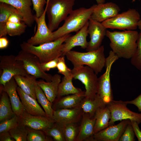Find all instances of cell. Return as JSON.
<instances>
[{
  "mask_svg": "<svg viewBox=\"0 0 141 141\" xmlns=\"http://www.w3.org/2000/svg\"><path fill=\"white\" fill-rule=\"evenodd\" d=\"M139 34L134 30L113 32L107 30L106 36L110 40L111 50L119 58L129 59L136 49Z\"/></svg>",
  "mask_w": 141,
  "mask_h": 141,
  "instance_id": "cell-1",
  "label": "cell"
},
{
  "mask_svg": "<svg viewBox=\"0 0 141 141\" xmlns=\"http://www.w3.org/2000/svg\"><path fill=\"white\" fill-rule=\"evenodd\" d=\"M103 46L101 45L97 50L86 52L71 50L67 52L65 56L73 67L86 65L97 74L105 66L106 58Z\"/></svg>",
  "mask_w": 141,
  "mask_h": 141,
  "instance_id": "cell-2",
  "label": "cell"
},
{
  "mask_svg": "<svg viewBox=\"0 0 141 141\" xmlns=\"http://www.w3.org/2000/svg\"><path fill=\"white\" fill-rule=\"evenodd\" d=\"M71 35L68 34L52 42L37 46L24 42L20 46L22 50L37 56L40 63H45L62 56L63 44Z\"/></svg>",
  "mask_w": 141,
  "mask_h": 141,
  "instance_id": "cell-3",
  "label": "cell"
},
{
  "mask_svg": "<svg viewBox=\"0 0 141 141\" xmlns=\"http://www.w3.org/2000/svg\"><path fill=\"white\" fill-rule=\"evenodd\" d=\"M96 5L94 4L88 8L80 7L73 10L64 20L63 25L53 32L54 40L80 30L89 21Z\"/></svg>",
  "mask_w": 141,
  "mask_h": 141,
  "instance_id": "cell-4",
  "label": "cell"
},
{
  "mask_svg": "<svg viewBox=\"0 0 141 141\" xmlns=\"http://www.w3.org/2000/svg\"><path fill=\"white\" fill-rule=\"evenodd\" d=\"M75 0H47L48 26L53 32L73 10Z\"/></svg>",
  "mask_w": 141,
  "mask_h": 141,
  "instance_id": "cell-5",
  "label": "cell"
},
{
  "mask_svg": "<svg viewBox=\"0 0 141 141\" xmlns=\"http://www.w3.org/2000/svg\"><path fill=\"white\" fill-rule=\"evenodd\" d=\"M140 19V14L136 10L129 9L101 23L107 28L134 30Z\"/></svg>",
  "mask_w": 141,
  "mask_h": 141,
  "instance_id": "cell-6",
  "label": "cell"
},
{
  "mask_svg": "<svg viewBox=\"0 0 141 141\" xmlns=\"http://www.w3.org/2000/svg\"><path fill=\"white\" fill-rule=\"evenodd\" d=\"M119 58L112 50L110 51L106 58L105 71L98 78L97 94L105 105H107L113 100L110 82V72L113 64Z\"/></svg>",
  "mask_w": 141,
  "mask_h": 141,
  "instance_id": "cell-7",
  "label": "cell"
},
{
  "mask_svg": "<svg viewBox=\"0 0 141 141\" xmlns=\"http://www.w3.org/2000/svg\"><path fill=\"white\" fill-rule=\"evenodd\" d=\"M72 72L73 78L80 80L84 85L85 97L94 99L97 93L98 78L97 74L87 66L73 67Z\"/></svg>",
  "mask_w": 141,
  "mask_h": 141,
  "instance_id": "cell-8",
  "label": "cell"
},
{
  "mask_svg": "<svg viewBox=\"0 0 141 141\" xmlns=\"http://www.w3.org/2000/svg\"><path fill=\"white\" fill-rule=\"evenodd\" d=\"M0 84L3 86L15 75H30L26 71L22 62L13 55L0 56Z\"/></svg>",
  "mask_w": 141,
  "mask_h": 141,
  "instance_id": "cell-9",
  "label": "cell"
},
{
  "mask_svg": "<svg viewBox=\"0 0 141 141\" xmlns=\"http://www.w3.org/2000/svg\"><path fill=\"white\" fill-rule=\"evenodd\" d=\"M16 57L17 60L22 62L25 69L29 74L47 82L52 80V76L42 70L39 60L35 55L22 50Z\"/></svg>",
  "mask_w": 141,
  "mask_h": 141,
  "instance_id": "cell-10",
  "label": "cell"
},
{
  "mask_svg": "<svg viewBox=\"0 0 141 141\" xmlns=\"http://www.w3.org/2000/svg\"><path fill=\"white\" fill-rule=\"evenodd\" d=\"M127 104L121 100H113L107 105L111 114L109 126L114 125L116 121L125 120L135 121L139 124L141 123V113L131 110L127 107Z\"/></svg>",
  "mask_w": 141,
  "mask_h": 141,
  "instance_id": "cell-11",
  "label": "cell"
},
{
  "mask_svg": "<svg viewBox=\"0 0 141 141\" xmlns=\"http://www.w3.org/2000/svg\"><path fill=\"white\" fill-rule=\"evenodd\" d=\"M46 13L45 8V11L41 16L37 17L35 16L37 29L34 36L27 40L26 42L28 44L37 46L54 40L53 32L50 30L46 23Z\"/></svg>",
  "mask_w": 141,
  "mask_h": 141,
  "instance_id": "cell-12",
  "label": "cell"
},
{
  "mask_svg": "<svg viewBox=\"0 0 141 141\" xmlns=\"http://www.w3.org/2000/svg\"><path fill=\"white\" fill-rule=\"evenodd\" d=\"M107 29L101 23L90 18L88 30L90 40L86 49L87 51L97 50L101 46L103 40L106 36Z\"/></svg>",
  "mask_w": 141,
  "mask_h": 141,
  "instance_id": "cell-13",
  "label": "cell"
},
{
  "mask_svg": "<svg viewBox=\"0 0 141 141\" xmlns=\"http://www.w3.org/2000/svg\"><path fill=\"white\" fill-rule=\"evenodd\" d=\"M129 120H125L116 125H112L94 134L93 141H119Z\"/></svg>",
  "mask_w": 141,
  "mask_h": 141,
  "instance_id": "cell-14",
  "label": "cell"
},
{
  "mask_svg": "<svg viewBox=\"0 0 141 141\" xmlns=\"http://www.w3.org/2000/svg\"><path fill=\"white\" fill-rule=\"evenodd\" d=\"M19 117V123L26 127L44 131L52 127L55 122L44 116L31 115L25 110Z\"/></svg>",
  "mask_w": 141,
  "mask_h": 141,
  "instance_id": "cell-15",
  "label": "cell"
},
{
  "mask_svg": "<svg viewBox=\"0 0 141 141\" xmlns=\"http://www.w3.org/2000/svg\"><path fill=\"white\" fill-rule=\"evenodd\" d=\"M83 113L80 105L71 109H59L54 110L53 119L62 125L77 123L82 117Z\"/></svg>",
  "mask_w": 141,
  "mask_h": 141,
  "instance_id": "cell-16",
  "label": "cell"
},
{
  "mask_svg": "<svg viewBox=\"0 0 141 141\" xmlns=\"http://www.w3.org/2000/svg\"><path fill=\"white\" fill-rule=\"evenodd\" d=\"M88 25L89 21L75 34L67 38L63 44L61 56H64L76 46H80L83 49L86 48L88 43L87 40Z\"/></svg>",
  "mask_w": 141,
  "mask_h": 141,
  "instance_id": "cell-17",
  "label": "cell"
},
{
  "mask_svg": "<svg viewBox=\"0 0 141 141\" xmlns=\"http://www.w3.org/2000/svg\"><path fill=\"white\" fill-rule=\"evenodd\" d=\"M0 2L10 4L14 7L22 18L27 26L31 27L35 21V15L32 12V0H0Z\"/></svg>",
  "mask_w": 141,
  "mask_h": 141,
  "instance_id": "cell-18",
  "label": "cell"
},
{
  "mask_svg": "<svg viewBox=\"0 0 141 141\" xmlns=\"http://www.w3.org/2000/svg\"><path fill=\"white\" fill-rule=\"evenodd\" d=\"M120 10L119 6L112 2L103 3L96 5L91 18L102 23L115 16Z\"/></svg>",
  "mask_w": 141,
  "mask_h": 141,
  "instance_id": "cell-19",
  "label": "cell"
},
{
  "mask_svg": "<svg viewBox=\"0 0 141 141\" xmlns=\"http://www.w3.org/2000/svg\"><path fill=\"white\" fill-rule=\"evenodd\" d=\"M17 86L13 77L3 86V89L8 96L13 112L15 115L19 116L25 109L17 93L16 90Z\"/></svg>",
  "mask_w": 141,
  "mask_h": 141,
  "instance_id": "cell-20",
  "label": "cell"
},
{
  "mask_svg": "<svg viewBox=\"0 0 141 141\" xmlns=\"http://www.w3.org/2000/svg\"><path fill=\"white\" fill-rule=\"evenodd\" d=\"M81 122L79 127L78 133L75 141H93L94 128L95 122V116L83 113Z\"/></svg>",
  "mask_w": 141,
  "mask_h": 141,
  "instance_id": "cell-21",
  "label": "cell"
},
{
  "mask_svg": "<svg viewBox=\"0 0 141 141\" xmlns=\"http://www.w3.org/2000/svg\"><path fill=\"white\" fill-rule=\"evenodd\" d=\"M17 93L25 110L34 115L47 117L45 112L38 103L36 99L24 92L19 87L16 88Z\"/></svg>",
  "mask_w": 141,
  "mask_h": 141,
  "instance_id": "cell-22",
  "label": "cell"
},
{
  "mask_svg": "<svg viewBox=\"0 0 141 141\" xmlns=\"http://www.w3.org/2000/svg\"><path fill=\"white\" fill-rule=\"evenodd\" d=\"M61 81V77L57 74L52 76V80L50 82H47L43 79L37 81L38 85L52 104L57 97L58 86Z\"/></svg>",
  "mask_w": 141,
  "mask_h": 141,
  "instance_id": "cell-23",
  "label": "cell"
},
{
  "mask_svg": "<svg viewBox=\"0 0 141 141\" xmlns=\"http://www.w3.org/2000/svg\"><path fill=\"white\" fill-rule=\"evenodd\" d=\"M85 97V91L64 96L58 98L54 105V110L72 108L79 106Z\"/></svg>",
  "mask_w": 141,
  "mask_h": 141,
  "instance_id": "cell-24",
  "label": "cell"
},
{
  "mask_svg": "<svg viewBox=\"0 0 141 141\" xmlns=\"http://www.w3.org/2000/svg\"><path fill=\"white\" fill-rule=\"evenodd\" d=\"M14 77L18 86L24 92L37 99L35 85L37 81L35 77L31 75L26 76L16 75Z\"/></svg>",
  "mask_w": 141,
  "mask_h": 141,
  "instance_id": "cell-25",
  "label": "cell"
},
{
  "mask_svg": "<svg viewBox=\"0 0 141 141\" xmlns=\"http://www.w3.org/2000/svg\"><path fill=\"white\" fill-rule=\"evenodd\" d=\"M95 122L94 128V134L109 126L111 114L107 105L99 108L95 113Z\"/></svg>",
  "mask_w": 141,
  "mask_h": 141,
  "instance_id": "cell-26",
  "label": "cell"
},
{
  "mask_svg": "<svg viewBox=\"0 0 141 141\" xmlns=\"http://www.w3.org/2000/svg\"><path fill=\"white\" fill-rule=\"evenodd\" d=\"M17 11L11 5L7 3H0V38L7 34L6 25L9 17L13 13Z\"/></svg>",
  "mask_w": 141,
  "mask_h": 141,
  "instance_id": "cell-27",
  "label": "cell"
},
{
  "mask_svg": "<svg viewBox=\"0 0 141 141\" xmlns=\"http://www.w3.org/2000/svg\"><path fill=\"white\" fill-rule=\"evenodd\" d=\"M105 105L99 97L96 94L95 98L93 99L86 97L84 98L80 105L83 113L94 116L98 109Z\"/></svg>",
  "mask_w": 141,
  "mask_h": 141,
  "instance_id": "cell-28",
  "label": "cell"
},
{
  "mask_svg": "<svg viewBox=\"0 0 141 141\" xmlns=\"http://www.w3.org/2000/svg\"><path fill=\"white\" fill-rule=\"evenodd\" d=\"M15 114L13 112L8 96L3 89L0 100V122L13 117Z\"/></svg>",
  "mask_w": 141,
  "mask_h": 141,
  "instance_id": "cell-29",
  "label": "cell"
},
{
  "mask_svg": "<svg viewBox=\"0 0 141 141\" xmlns=\"http://www.w3.org/2000/svg\"><path fill=\"white\" fill-rule=\"evenodd\" d=\"M35 90L37 99L43 108L47 117L50 120L54 121L53 116L54 110L52 108V104L47 98L37 83L35 84Z\"/></svg>",
  "mask_w": 141,
  "mask_h": 141,
  "instance_id": "cell-30",
  "label": "cell"
},
{
  "mask_svg": "<svg viewBox=\"0 0 141 141\" xmlns=\"http://www.w3.org/2000/svg\"><path fill=\"white\" fill-rule=\"evenodd\" d=\"M73 78V77L67 78L63 77L58 86L57 98L83 91L81 89L74 86L72 82Z\"/></svg>",
  "mask_w": 141,
  "mask_h": 141,
  "instance_id": "cell-31",
  "label": "cell"
},
{
  "mask_svg": "<svg viewBox=\"0 0 141 141\" xmlns=\"http://www.w3.org/2000/svg\"><path fill=\"white\" fill-rule=\"evenodd\" d=\"M43 131L47 136L51 137L56 141H65L64 134L63 126L55 122L51 128Z\"/></svg>",
  "mask_w": 141,
  "mask_h": 141,
  "instance_id": "cell-32",
  "label": "cell"
},
{
  "mask_svg": "<svg viewBox=\"0 0 141 141\" xmlns=\"http://www.w3.org/2000/svg\"><path fill=\"white\" fill-rule=\"evenodd\" d=\"M27 26L23 21L17 23L8 21L6 25L7 34L11 36H20L25 32Z\"/></svg>",
  "mask_w": 141,
  "mask_h": 141,
  "instance_id": "cell-33",
  "label": "cell"
},
{
  "mask_svg": "<svg viewBox=\"0 0 141 141\" xmlns=\"http://www.w3.org/2000/svg\"><path fill=\"white\" fill-rule=\"evenodd\" d=\"M11 136L16 141H27L28 128L26 126L19 124L9 131Z\"/></svg>",
  "mask_w": 141,
  "mask_h": 141,
  "instance_id": "cell-34",
  "label": "cell"
},
{
  "mask_svg": "<svg viewBox=\"0 0 141 141\" xmlns=\"http://www.w3.org/2000/svg\"><path fill=\"white\" fill-rule=\"evenodd\" d=\"M28 141H51L52 138L47 136L42 131L34 130L27 128Z\"/></svg>",
  "mask_w": 141,
  "mask_h": 141,
  "instance_id": "cell-35",
  "label": "cell"
},
{
  "mask_svg": "<svg viewBox=\"0 0 141 141\" xmlns=\"http://www.w3.org/2000/svg\"><path fill=\"white\" fill-rule=\"evenodd\" d=\"M62 126L65 141H75L79 131L76 123Z\"/></svg>",
  "mask_w": 141,
  "mask_h": 141,
  "instance_id": "cell-36",
  "label": "cell"
},
{
  "mask_svg": "<svg viewBox=\"0 0 141 141\" xmlns=\"http://www.w3.org/2000/svg\"><path fill=\"white\" fill-rule=\"evenodd\" d=\"M137 49L131 58V64L141 71V32L139 33L137 41Z\"/></svg>",
  "mask_w": 141,
  "mask_h": 141,
  "instance_id": "cell-37",
  "label": "cell"
},
{
  "mask_svg": "<svg viewBox=\"0 0 141 141\" xmlns=\"http://www.w3.org/2000/svg\"><path fill=\"white\" fill-rule=\"evenodd\" d=\"M19 124V117L15 115L12 118L0 122V133L8 132Z\"/></svg>",
  "mask_w": 141,
  "mask_h": 141,
  "instance_id": "cell-38",
  "label": "cell"
},
{
  "mask_svg": "<svg viewBox=\"0 0 141 141\" xmlns=\"http://www.w3.org/2000/svg\"><path fill=\"white\" fill-rule=\"evenodd\" d=\"M64 56H61L58 58V61L56 67L58 72L67 78L73 77L72 70L67 66Z\"/></svg>",
  "mask_w": 141,
  "mask_h": 141,
  "instance_id": "cell-39",
  "label": "cell"
},
{
  "mask_svg": "<svg viewBox=\"0 0 141 141\" xmlns=\"http://www.w3.org/2000/svg\"><path fill=\"white\" fill-rule=\"evenodd\" d=\"M135 134L131 122L126 126L119 141H134Z\"/></svg>",
  "mask_w": 141,
  "mask_h": 141,
  "instance_id": "cell-40",
  "label": "cell"
},
{
  "mask_svg": "<svg viewBox=\"0 0 141 141\" xmlns=\"http://www.w3.org/2000/svg\"><path fill=\"white\" fill-rule=\"evenodd\" d=\"M33 9L36 12L35 16L39 17L43 14L44 11V7L46 4V0H32Z\"/></svg>",
  "mask_w": 141,
  "mask_h": 141,
  "instance_id": "cell-41",
  "label": "cell"
},
{
  "mask_svg": "<svg viewBox=\"0 0 141 141\" xmlns=\"http://www.w3.org/2000/svg\"><path fill=\"white\" fill-rule=\"evenodd\" d=\"M58 58L46 62L40 63V66L44 72H46L50 70L51 69L56 68L58 61Z\"/></svg>",
  "mask_w": 141,
  "mask_h": 141,
  "instance_id": "cell-42",
  "label": "cell"
},
{
  "mask_svg": "<svg viewBox=\"0 0 141 141\" xmlns=\"http://www.w3.org/2000/svg\"><path fill=\"white\" fill-rule=\"evenodd\" d=\"M135 135L138 141H141V130L139 127V124L137 121L133 120H130Z\"/></svg>",
  "mask_w": 141,
  "mask_h": 141,
  "instance_id": "cell-43",
  "label": "cell"
},
{
  "mask_svg": "<svg viewBox=\"0 0 141 141\" xmlns=\"http://www.w3.org/2000/svg\"><path fill=\"white\" fill-rule=\"evenodd\" d=\"M8 21L13 23H19L23 21V19L18 11H16L10 15Z\"/></svg>",
  "mask_w": 141,
  "mask_h": 141,
  "instance_id": "cell-44",
  "label": "cell"
},
{
  "mask_svg": "<svg viewBox=\"0 0 141 141\" xmlns=\"http://www.w3.org/2000/svg\"><path fill=\"white\" fill-rule=\"evenodd\" d=\"M124 102L127 104L135 105L139 111L141 113V93L133 100Z\"/></svg>",
  "mask_w": 141,
  "mask_h": 141,
  "instance_id": "cell-45",
  "label": "cell"
},
{
  "mask_svg": "<svg viewBox=\"0 0 141 141\" xmlns=\"http://www.w3.org/2000/svg\"><path fill=\"white\" fill-rule=\"evenodd\" d=\"M9 132L0 133V141H14Z\"/></svg>",
  "mask_w": 141,
  "mask_h": 141,
  "instance_id": "cell-46",
  "label": "cell"
},
{
  "mask_svg": "<svg viewBox=\"0 0 141 141\" xmlns=\"http://www.w3.org/2000/svg\"><path fill=\"white\" fill-rule=\"evenodd\" d=\"M9 44V41L4 37L0 38V49H3L6 48Z\"/></svg>",
  "mask_w": 141,
  "mask_h": 141,
  "instance_id": "cell-47",
  "label": "cell"
},
{
  "mask_svg": "<svg viewBox=\"0 0 141 141\" xmlns=\"http://www.w3.org/2000/svg\"><path fill=\"white\" fill-rule=\"evenodd\" d=\"M97 4L104 3L105 0H96Z\"/></svg>",
  "mask_w": 141,
  "mask_h": 141,
  "instance_id": "cell-48",
  "label": "cell"
},
{
  "mask_svg": "<svg viewBox=\"0 0 141 141\" xmlns=\"http://www.w3.org/2000/svg\"><path fill=\"white\" fill-rule=\"evenodd\" d=\"M138 27L140 30L141 32V20L140 19L138 23Z\"/></svg>",
  "mask_w": 141,
  "mask_h": 141,
  "instance_id": "cell-49",
  "label": "cell"
},
{
  "mask_svg": "<svg viewBox=\"0 0 141 141\" xmlns=\"http://www.w3.org/2000/svg\"><path fill=\"white\" fill-rule=\"evenodd\" d=\"M139 0V1H140V0Z\"/></svg>",
  "mask_w": 141,
  "mask_h": 141,
  "instance_id": "cell-50",
  "label": "cell"
}]
</instances>
